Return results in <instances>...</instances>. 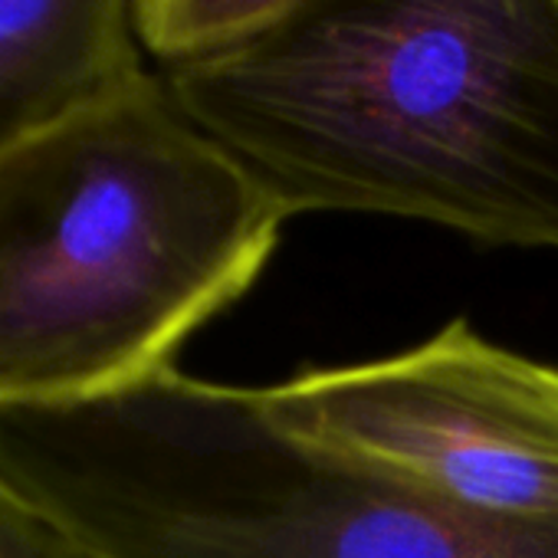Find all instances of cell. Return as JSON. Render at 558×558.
I'll return each mask as SVG.
<instances>
[{"instance_id":"cell-6","label":"cell","mask_w":558,"mask_h":558,"mask_svg":"<svg viewBox=\"0 0 558 558\" xmlns=\"http://www.w3.org/2000/svg\"><path fill=\"white\" fill-rule=\"evenodd\" d=\"M303 0H135L138 44L178 66L230 50L287 17Z\"/></svg>"},{"instance_id":"cell-1","label":"cell","mask_w":558,"mask_h":558,"mask_svg":"<svg viewBox=\"0 0 558 558\" xmlns=\"http://www.w3.org/2000/svg\"><path fill=\"white\" fill-rule=\"evenodd\" d=\"M165 86L287 217L558 250V0H303Z\"/></svg>"},{"instance_id":"cell-7","label":"cell","mask_w":558,"mask_h":558,"mask_svg":"<svg viewBox=\"0 0 558 558\" xmlns=\"http://www.w3.org/2000/svg\"><path fill=\"white\" fill-rule=\"evenodd\" d=\"M0 558H102L66 529L0 489Z\"/></svg>"},{"instance_id":"cell-2","label":"cell","mask_w":558,"mask_h":558,"mask_svg":"<svg viewBox=\"0 0 558 558\" xmlns=\"http://www.w3.org/2000/svg\"><path fill=\"white\" fill-rule=\"evenodd\" d=\"M287 220L148 70L0 151V404L168 368L256 283Z\"/></svg>"},{"instance_id":"cell-3","label":"cell","mask_w":558,"mask_h":558,"mask_svg":"<svg viewBox=\"0 0 558 558\" xmlns=\"http://www.w3.org/2000/svg\"><path fill=\"white\" fill-rule=\"evenodd\" d=\"M0 489L102 558H558V522L440 502L279 430L259 388L174 365L0 404Z\"/></svg>"},{"instance_id":"cell-5","label":"cell","mask_w":558,"mask_h":558,"mask_svg":"<svg viewBox=\"0 0 558 558\" xmlns=\"http://www.w3.org/2000/svg\"><path fill=\"white\" fill-rule=\"evenodd\" d=\"M135 0H0V151L132 83Z\"/></svg>"},{"instance_id":"cell-4","label":"cell","mask_w":558,"mask_h":558,"mask_svg":"<svg viewBox=\"0 0 558 558\" xmlns=\"http://www.w3.org/2000/svg\"><path fill=\"white\" fill-rule=\"evenodd\" d=\"M290 437L457 509L558 522V368L453 319L378 362L259 388Z\"/></svg>"}]
</instances>
